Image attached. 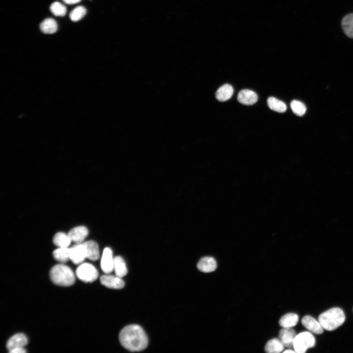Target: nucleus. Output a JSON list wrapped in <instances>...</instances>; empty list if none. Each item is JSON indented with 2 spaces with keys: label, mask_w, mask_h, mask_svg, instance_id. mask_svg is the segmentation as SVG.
<instances>
[{
  "label": "nucleus",
  "mask_w": 353,
  "mask_h": 353,
  "mask_svg": "<svg viewBox=\"0 0 353 353\" xmlns=\"http://www.w3.org/2000/svg\"><path fill=\"white\" fill-rule=\"evenodd\" d=\"M295 331L292 328H283L279 331V339L284 347L293 348V341L296 336Z\"/></svg>",
  "instance_id": "nucleus-10"
},
{
  "label": "nucleus",
  "mask_w": 353,
  "mask_h": 353,
  "mask_svg": "<svg viewBox=\"0 0 353 353\" xmlns=\"http://www.w3.org/2000/svg\"><path fill=\"white\" fill-rule=\"evenodd\" d=\"M87 10L84 7H77L70 13V19L73 22H77L85 16L87 14Z\"/></svg>",
  "instance_id": "nucleus-25"
},
{
  "label": "nucleus",
  "mask_w": 353,
  "mask_h": 353,
  "mask_svg": "<svg viewBox=\"0 0 353 353\" xmlns=\"http://www.w3.org/2000/svg\"><path fill=\"white\" fill-rule=\"evenodd\" d=\"M315 339L313 335L308 331H304L297 334L293 341V349L295 353H304L309 348L314 347Z\"/></svg>",
  "instance_id": "nucleus-4"
},
{
  "label": "nucleus",
  "mask_w": 353,
  "mask_h": 353,
  "mask_svg": "<svg viewBox=\"0 0 353 353\" xmlns=\"http://www.w3.org/2000/svg\"><path fill=\"white\" fill-rule=\"evenodd\" d=\"M71 260L76 264L82 263L87 258L86 248L84 243H79L70 248Z\"/></svg>",
  "instance_id": "nucleus-6"
},
{
  "label": "nucleus",
  "mask_w": 353,
  "mask_h": 353,
  "mask_svg": "<svg viewBox=\"0 0 353 353\" xmlns=\"http://www.w3.org/2000/svg\"><path fill=\"white\" fill-rule=\"evenodd\" d=\"M50 277L55 284L62 286H71L75 281L73 271L69 266L63 264L54 266L50 271Z\"/></svg>",
  "instance_id": "nucleus-3"
},
{
  "label": "nucleus",
  "mask_w": 353,
  "mask_h": 353,
  "mask_svg": "<svg viewBox=\"0 0 353 353\" xmlns=\"http://www.w3.org/2000/svg\"><path fill=\"white\" fill-rule=\"evenodd\" d=\"M82 0H63V1L68 5H73L79 3Z\"/></svg>",
  "instance_id": "nucleus-28"
},
{
  "label": "nucleus",
  "mask_w": 353,
  "mask_h": 353,
  "mask_svg": "<svg viewBox=\"0 0 353 353\" xmlns=\"http://www.w3.org/2000/svg\"><path fill=\"white\" fill-rule=\"evenodd\" d=\"M345 315L342 309L333 307L321 313L318 321L324 329L332 331L337 329L345 322Z\"/></svg>",
  "instance_id": "nucleus-2"
},
{
  "label": "nucleus",
  "mask_w": 353,
  "mask_h": 353,
  "mask_svg": "<svg viewBox=\"0 0 353 353\" xmlns=\"http://www.w3.org/2000/svg\"><path fill=\"white\" fill-rule=\"evenodd\" d=\"M302 325L312 333L320 334L323 332L324 329L319 321L309 315L305 316L302 320Z\"/></svg>",
  "instance_id": "nucleus-9"
},
{
  "label": "nucleus",
  "mask_w": 353,
  "mask_h": 353,
  "mask_svg": "<svg viewBox=\"0 0 353 353\" xmlns=\"http://www.w3.org/2000/svg\"><path fill=\"white\" fill-rule=\"evenodd\" d=\"M121 345L131 352H140L148 345V336L143 329L138 325H130L123 328L119 333Z\"/></svg>",
  "instance_id": "nucleus-1"
},
{
  "label": "nucleus",
  "mask_w": 353,
  "mask_h": 353,
  "mask_svg": "<svg viewBox=\"0 0 353 353\" xmlns=\"http://www.w3.org/2000/svg\"><path fill=\"white\" fill-rule=\"evenodd\" d=\"M290 106L293 112L299 117L304 116L306 111V106L302 102L297 100L292 101Z\"/></svg>",
  "instance_id": "nucleus-27"
},
{
  "label": "nucleus",
  "mask_w": 353,
  "mask_h": 353,
  "mask_svg": "<svg viewBox=\"0 0 353 353\" xmlns=\"http://www.w3.org/2000/svg\"><path fill=\"white\" fill-rule=\"evenodd\" d=\"M9 352L11 353H25L26 352V351L24 348H18Z\"/></svg>",
  "instance_id": "nucleus-29"
},
{
  "label": "nucleus",
  "mask_w": 353,
  "mask_h": 353,
  "mask_svg": "<svg viewBox=\"0 0 353 353\" xmlns=\"http://www.w3.org/2000/svg\"><path fill=\"white\" fill-rule=\"evenodd\" d=\"M50 11L56 17H65L67 12L66 7L59 2H56L51 4Z\"/></svg>",
  "instance_id": "nucleus-26"
},
{
  "label": "nucleus",
  "mask_w": 353,
  "mask_h": 353,
  "mask_svg": "<svg viewBox=\"0 0 353 353\" xmlns=\"http://www.w3.org/2000/svg\"><path fill=\"white\" fill-rule=\"evenodd\" d=\"M57 22L53 19H47L43 21L40 25V29L46 34H53L58 30Z\"/></svg>",
  "instance_id": "nucleus-20"
},
{
  "label": "nucleus",
  "mask_w": 353,
  "mask_h": 353,
  "mask_svg": "<svg viewBox=\"0 0 353 353\" xmlns=\"http://www.w3.org/2000/svg\"><path fill=\"white\" fill-rule=\"evenodd\" d=\"M267 104L271 110L280 113H284L287 109V107L284 103L274 97L268 98Z\"/></svg>",
  "instance_id": "nucleus-22"
},
{
  "label": "nucleus",
  "mask_w": 353,
  "mask_h": 353,
  "mask_svg": "<svg viewBox=\"0 0 353 353\" xmlns=\"http://www.w3.org/2000/svg\"><path fill=\"white\" fill-rule=\"evenodd\" d=\"M238 102L245 105H253L258 100V96L254 92L249 90L241 91L237 96Z\"/></svg>",
  "instance_id": "nucleus-11"
},
{
  "label": "nucleus",
  "mask_w": 353,
  "mask_h": 353,
  "mask_svg": "<svg viewBox=\"0 0 353 353\" xmlns=\"http://www.w3.org/2000/svg\"><path fill=\"white\" fill-rule=\"evenodd\" d=\"M76 275L80 280L84 282H92L98 278V272L93 265L85 263L81 264L78 267Z\"/></svg>",
  "instance_id": "nucleus-5"
},
{
  "label": "nucleus",
  "mask_w": 353,
  "mask_h": 353,
  "mask_svg": "<svg viewBox=\"0 0 353 353\" xmlns=\"http://www.w3.org/2000/svg\"><path fill=\"white\" fill-rule=\"evenodd\" d=\"M28 343L27 336L23 333H18L13 336L8 340L7 347L9 351L18 348H24Z\"/></svg>",
  "instance_id": "nucleus-12"
},
{
  "label": "nucleus",
  "mask_w": 353,
  "mask_h": 353,
  "mask_svg": "<svg viewBox=\"0 0 353 353\" xmlns=\"http://www.w3.org/2000/svg\"><path fill=\"white\" fill-rule=\"evenodd\" d=\"M341 27L345 35L353 39V13L347 15L342 19Z\"/></svg>",
  "instance_id": "nucleus-16"
},
{
  "label": "nucleus",
  "mask_w": 353,
  "mask_h": 353,
  "mask_svg": "<svg viewBox=\"0 0 353 353\" xmlns=\"http://www.w3.org/2000/svg\"><path fill=\"white\" fill-rule=\"evenodd\" d=\"M54 258L61 263L68 262L70 258V248L68 247H60L53 252Z\"/></svg>",
  "instance_id": "nucleus-23"
},
{
  "label": "nucleus",
  "mask_w": 353,
  "mask_h": 353,
  "mask_svg": "<svg viewBox=\"0 0 353 353\" xmlns=\"http://www.w3.org/2000/svg\"><path fill=\"white\" fill-rule=\"evenodd\" d=\"M115 258H113V251L110 248H106L103 253L101 267L105 274H110L114 270Z\"/></svg>",
  "instance_id": "nucleus-8"
},
{
  "label": "nucleus",
  "mask_w": 353,
  "mask_h": 353,
  "mask_svg": "<svg viewBox=\"0 0 353 353\" xmlns=\"http://www.w3.org/2000/svg\"><path fill=\"white\" fill-rule=\"evenodd\" d=\"M234 89L232 86L225 84L221 87L216 93V98L220 102H225L233 96Z\"/></svg>",
  "instance_id": "nucleus-18"
},
{
  "label": "nucleus",
  "mask_w": 353,
  "mask_h": 353,
  "mask_svg": "<svg viewBox=\"0 0 353 353\" xmlns=\"http://www.w3.org/2000/svg\"><path fill=\"white\" fill-rule=\"evenodd\" d=\"M71 241L69 235L62 232L57 233L53 238L54 244L59 247H68Z\"/></svg>",
  "instance_id": "nucleus-24"
},
{
  "label": "nucleus",
  "mask_w": 353,
  "mask_h": 353,
  "mask_svg": "<svg viewBox=\"0 0 353 353\" xmlns=\"http://www.w3.org/2000/svg\"><path fill=\"white\" fill-rule=\"evenodd\" d=\"M84 244L86 248L87 258L93 261L98 260L100 257V253L97 243L91 240Z\"/></svg>",
  "instance_id": "nucleus-15"
},
{
  "label": "nucleus",
  "mask_w": 353,
  "mask_h": 353,
  "mask_svg": "<svg viewBox=\"0 0 353 353\" xmlns=\"http://www.w3.org/2000/svg\"><path fill=\"white\" fill-rule=\"evenodd\" d=\"M88 234L89 231L86 227L79 226L72 229L70 232L69 235L72 241L79 244L84 241Z\"/></svg>",
  "instance_id": "nucleus-14"
},
{
  "label": "nucleus",
  "mask_w": 353,
  "mask_h": 353,
  "mask_svg": "<svg viewBox=\"0 0 353 353\" xmlns=\"http://www.w3.org/2000/svg\"><path fill=\"white\" fill-rule=\"evenodd\" d=\"M283 353H295V352L294 350L288 349L284 351Z\"/></svg>",
  "instance_id": "nucleus-30"
},
{
  "label": "nucleus",
  "mask_w": 353,
  "mask_h": 353,
  "mask_svg": "<svg viewBox=\"0 0 353 353\" xmlns=\"http://www.w3.org/2000/svg\"><path fill=\"white\" fill-rule=\"evenodd\" d=\"M197 268L200 271L204 273L213 272L217 268L216 261L212 257H204L198 262Z\"/></svg>",
  "instance_id": "nucleus-13"
},
{
  "label": "nucleus",
  "mask_w": 353,
  "mask_h": 353,
  "mask_svg": "<svg viewBox=\"0 0 353 353\" xmlns=\"http://www.w3.org/2000/svg\"><path fill=\"white\" fill-rule=\"evenodd\" d=\"M284 347L279 338H273L265 345V351L268 353H279L282 352Z\"/></svg>",
  "instance_id": "nucleus-21"
},
{
  "label": "nucleus",
  "mask_w": 353,
  "mask_h": 353,
  "mask_svg": "<svg viewBox=\"0 0 353 353\" xmlns=\"http://www.w3.org/2000/svg\"><path fill=\"white\" fill-rule=\"evenodd\" d=\"M116 275L121 278L125 276L128 273L126 262L120 256L115 258L114 270Z\"/></svg>",
  "instance_id": "nucleus-19"
},
{
  "label": "nucleus",
  "mask_w": 353,
  "mask_h": 353,
  "mask_svg": "<svg viewBox=\"0 0 353 353\" xmlns=\"http://www.w3.org/2000/svg\"><path fill=\"white\" fill-rule=\"evenodd\" d=\"M298 321L299 317L297 314L288 313L281 318L279 324L283 328H292L297 324Z\"/></svg>",
  "instance_id": "nucleus-17"
},
{
  "label": "nucleus",
  "mask_w": 353,
  "mask_h": 353,
  "mask_svg": "<svg viewBox=\"0 0 353 353\" xmlns=\"http://www.w3.org/2000/svg\"><path fill=\"white\" fill-rule=\"evenodd\" d=\"M101 283L107 287L120 289L125 286V282L121 278L117 276L111 275L106 274L100 278Z\"/></svg>",
  "instance_id": "nucleus-7"
}]
</instances>
